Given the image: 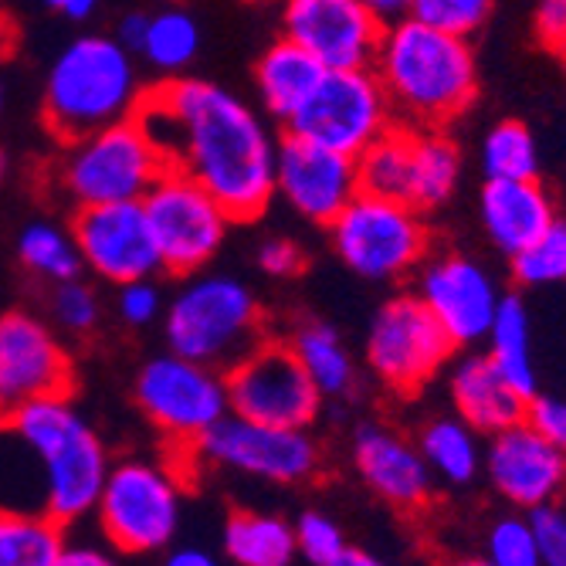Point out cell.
<instances>
[{
	"label": "cell",
	"mask_w": 566,
	"mask_h": 566,
	"mask_svg": "<svg viewBox=\"0 0 566 566\" xmlns=\"http://www.w3.org/2000/svg\"><path fill=\"white\" fill-rule=\"evenodd\" d=\"M136 123L170 170L211 190L234 221L262 218L275 197L279 139L244 98L208 78L146 88Z\"/></svg>",
	"instance_id": "6da1fadb"
},
{
	"label": "cell",
	"mask_w": 566,
	"mask_h": 566,
	"mask_svg": "<svg viewBox=\"0 0 566 566\" xmlns=\"http://www.w3.org/2000/svg\"><path fill=\"white\" fill-rule=\"evenodd\" d=\"M374 75L394 119L418 129H444L472 109L479 95V62L472 41L434 28L415 14L384 24Z\"/></svg>",
	"instance_id": "7a4b0ae2"
},
{
	"label": "cell",
	"mask_w": 566,
	"mask_h": 566,
	"mask_svg": "<svg viewBox=\"0 0 566 566\" xmlns=\"http://www.w3.org/2000/svg\"><path fill=\"white\" fill-rule=\"evenodd\" d=\"M4 424L38 461L44 509L62 526L88 516L109 475V451L98 431L78 415L69 394L18 407Z\"/></svg>",
	"instance_id": "3957f363"
},
{
	"label": "cell",
	"mask_w": 566,
	"mask_h": 566,
	"mask_svg": "<svg viewBox=\"0 0 566 566\" xmlns=\"http://www.w3.org/2000/svg\"><path fill=\"white\" fill-rule=\"evenodd\" d=\"M133 51L109 34L69 41L44 78V123L59 139H78L102 126L133 119L143 102Z\"/></svg>",
	"instance_id": "277c9868"
},
{
	"label": "cell",
	"mask_w": 566,
	"mask_h": 566,
	"mask_svg": "<svg viewBox=\"0 0 566 566\" xmlns=\"http://www.w3.org/2000/svg\"><path fill=\"white\" fill-rule=\"evenodd\" d=\"M265 316L251 285L234 275H193L164 308L167 346L197 364L228 370L265 339Z\"/></svg>",
	"instance_id": "5b68a950"
},
{
	"label": "cell",
	"mask_w": 566,
	"mask_h": 566,
	"mask_svg": "<svg viewBox=\"0 0 566 566\" xmlns=\"http://www.w3.org/2000/svg\"><path fill=\"white\" fill-rule=\"evenodd\" d=\"M339 262L367 282H400L428 259L424 214L407 200L359 190L329 224Z\"/></svg>",
	"instance_id": "8992f818"
},
{
	"label": "cell",
	"mask_w": 566,
	"mask_h": 566,
	"mask_svg": "<svg viewBox=\"0 0 566 566\" xmlns=\"http://www.w3.org/2000/svg\"><path fill=\"white\" fill-rule=\"evenodd\" d=\"M164 153L153 146L133 116L69 139L59 160V187L75 208L143 200V193L164 177Z\"/></svg>",
	"instance_id": "52a82bcc"
},
{
	"label": "cell",
	"mask_w": 566,
	"mask_h": 566,
	"mask_svg": "<svg viewBox=\"0 0 566 566\" xmlns=\"http://www.w3.org/2000/svg\"><path fill=\"white\" fill-rule=\"evenodd\" d=\"M98 530L119 553H157L180 530V479L143 458L119 461L95 499Z\"/></svg>",
	"instance_id": "ba28073f"
},
{
	"label": "cell",
	"mask_w": 566,
	"mask_h": 566,
	"mask_svg": "<svg viewBox=\"0 0 566 566\" xmlns=\"http://www.w3.org/2000/svg\"><path fill=\"white\" fill-rule=\"evenodd\" d=\"M139 203L153 241H157L164 272L170 275H197L203 265H211L234 224L211 190L170 167L143 193Z\"/></svg>",
	"instance_id": "9c48e42d"
},
{
	"label": "cell",
	"mask_w": 566,
	"mask_h": 566,
	"mask_svg": "<svg viewBox=\"0 0 566 566\" xmlns=\"http://www.w3.org/2000/svg\"><path fill=\"white\" fill-rule=\"evenodd\" d=\"M454 349L458 346L428 313V305L415 292H400L374 313L364 356L387 390L410 397L448 367Z\"/></svg>",
	"instance_id": "30bf717a"
},
{
	"label": "cell",
	"mask_w": 566,
	"mask_h": 566,
	"mask_svg": "<svg viewBox=\"0 0 566 566\" xmlns=\"http://www.w3.org/2000/svg\"><path fill=\"white\" fill-rule=\"evenodd\" d=\"M133 394L143 418L184 448L211 431L231 410L224 370L197 364L174 349L146 359L136 374Z\"/></svg>",
	"instance_id": "8fae6325"
},
{
	"label": "cell",
	"mask_w": 566,
	"mask_h": 566,
	"mask_svg": "<svg viewBox=\"0 0 566 566\" xmlns=\"http://www.w3.org/2000/svg\"><path fill=\"white\" fill-rule=\"evenodd\" d=\"M187 451H193V458L208 461L214 469H228L275 485L308 482L323 469L319 444L308 434V428L262 424L231 415V410L211 431H203Z\"/></svg>",
	"instance_id": "7c38bea8"
},
{
	"label": "cell",
	"mask_w": 566,
	"mask_h": 566,
	"mask_svg": "<svg viewBox=\"0 0 566 566\" xmlns=\"http://www.w3.org/2000/svg\"><path fill=\"white\" fill-rule=\"evenodd\" d=\"M394 123V109L374 69H326L316 92L285 123V133L356 160Z\"/></svg>",
	"instance_id": "4fadbf2b"
},
{
	"label": "cell",
	"mask_w": 566,
	"mask_h": 566,
	"mask_svg": "<svg viewBox=\"0 0 566 566\" xmlns=\"http://www.w3.org/2000/svg\"><path fill=\"white\" fill-rule=\"evenodd\" d=\"M224 380L231 415H241L248 421L308 428L323 407V394L302 370L289 339H262L224 370Z\"/></svg>",
	"instance_id": "5bb4252c"
},
{
	"label": "cell",
	"mask_w": 566,
	"mask_h": 566,
	"mask_svg": "<svg viewBox=\"0 0 566 566\" xmlns=\"http://www.w3.org/2000/svg\"><path fill=\"white\" fill-rule=\"evenodd\" d=\"M72 238L78 244L82 265L109 285H126L164 272L157 241H153L139 200L75 208Z\"/></svg>",
	"instance_id": "9a60e30c"
},
{
	"label": "cell",
	"mask_w": 566,
	"mask_h": 566,
	"mask_svg": "<svg viewBox=\"0 0 566 566\" xmlns=\"http://www.w3.org/2000/svg\"><path fill=\"white\" fill-rule=\"evenodd\" d=\"M415 295L428 305V313L441 323L458 349L485 343L502 302L489 269L458 251L428 254L418 265Z\"/></svg>",
	"instance_id": "2e32d148"
},
{
	"label": "cell",
	"mask_w": 566,
	"mask_h": 566,
	"mask_svg": "<svg viewBox=\"0 0 566 566\" xmlns=\"http://www.w3.org/2000/svg\"><path fill=\"white\" fill-rule=\"evenodd\" d=\"M72 390V359L48 323L31 313L0 316V421L18 407Z\"/></svg>",
	"instance_id": "e0dca14e"
},
{
	"label": "cell",
	"mask_w": 566,
	"mask_h": 566,
	"mask_svg": "<svg viewBox=\"0 0 566 566\" xmlns=\"http://www.w3.org/2000/svg\"><path fill=\"white\" fill-rule=\"evenodd\" d=\"M282 28L323 69H370L384 34L364 0H285Z\"/></svg>",
	"instance_id": "ac0fdd59"
},
{
	"label": "cell",
	"mask_w": 566,
	"mask_h": 566,
	"mask_svg": "<svg viewBox=\"0 0 566 566\" xmlns=\"http://www.w3.org/2000/svg\"><path fill=\"white\" fill-rule=\"evenodd\" d=\"M359 193L356 160L346 153L285 133L275 153V197L308 224H333V218Z\"/></svg>",
	"instance_id": "d6986e66"
},
{
	"label": "cell",
	"mask_w": 566,
	"mask_h": 566,
	"mask_svg": "<svg viewBox=\"0 0 566 566\" xmlns=\"http://www.w3.org/2000/svg\"><path fill=\"white\" fill-rule=\"evenodd\" d=\"M482 469L492 489L516 509L559 502L566 492V444L533 431L526 421L492 434Z\"/></svg>",
	"instance_id": "ffe728a7"
},
{
	"label": "cell",
	"mask_w": 566,
	"mask_h": 566,
	"mask_svg": "<svg viewBox=\"0 0 566 566\" xmlns=\"http://www.w3.org/2000/svg\"><path fill=\"white\" fill-rule=\"evenodd\" d=\"M353 469L374 495L394 509L415 512L431 502V469L421 448L380 421L356 428Z\"/></svg>",
	"instance_id": "44dd1931"
},
{
	"label": "cell",
	"mask_w": 566,
	"mask_h": 566,
	"mask_svg": "<svg viewBox=\"0 0 566 566\" xmlns=\"http://www.w3.org/2000/svg\"><path fill=\"white\" fill-rule=\"evenodd\" d=\"M479 218L489 241L512 259L530 241H536L553 221V197L536 177L526 180H485L479 193Z\"/></svg>",
	"instance_id": "7402d4cb"
},
{
	"label": "cell",
	"mask_w": 566,
	"mask_h": 566,
	"mask_svg": "<svg viewBox=\"0 0 566 566\" xmlns=\"http://www.w3.org/2000/svg\"><path fill=\"white\" fill-rule=\"evenodd\" d=\"M451 403L458 418L479 434H499L526 418V400L516 387H512L499 367L489 359V353H472L454 359L451 380H448Z\"/></svg>",
	"instance_id": "603a6c76"
},
{
	"label": "cell",
	"mask_w": 566,
	"mask_h": 566,
	"mask_svg": "<svg viewBox=\"0 0 566 566\" xmlns=\"http://www.w3.org/2000/svg\"><path fill=\"white\" fill-rule=\"evenodd\" d=\"M323 75H326V69L308 55L305 48L282 38L272 48H265V55L259 59V69H254V88H259L262 109L272 119L289 123L305 106V98L316 92Z\"/></svg>",
	"instance_id": "cb8c5ba5"
},
{
	"label": "cell",
	"mask_w": 566,
	"mask_h": 566,
	"mask_svg": "<svg viewBox=\"0 0 566 566\" xmlns=\"http://www.w3.org/2000/svg\"><path fill=\"white\" fill-rule=\"evenodd\" d=\"M461 180V153L458 143L444 129H418L415 149H410V177H407V203L421 214L438 211L458 190Z\"/></svg>",
	"instance_id": "d4e9b609"
},
{
	"label": "cell",
	"mask_w": 566,
	"mask_h": 566,
	"mask_svg": "<svg viewBox=\"0 0 566 566\" xmlns=\"http://www.w3.org/2000/svg\"><path fill=\"white\" fill-rule=\"evenodd\" d=\"M224 553L234 566H292L298 556L295 526L269 512H231L224 523Z\"/></svg>",
	"instance_id": "484cf974"
},
{
	"label": "cell",
	"mask_w": 566,
	"mask_h": 566,
	"mask_svg": "<svg viewBox=\"0 0 566 566\" xmlns=\"http://www.w3.org/2000/svg\"><path fill=\"white\" fill-rule=\"evenodd\" d=\"M485 343H489V359L499 367V374L523 397H533L539 390L536 364H533V319L520 295H502Z\"/></svg>",
	"instance_id": "4316f807"
},
{
	"label": "cell",
	"mask_w": 566,
	"mask_h": 566,
	"mask_svg": "<svg viewBox=\"0 0 566 566\" xmlns=\"http://www.w3.org/2000/svg\"><path fill=\"white\" fill-rule=\"evenodd\" d=\"M292 353L316 390L326 397H346L356 387V364L343 343V336L329 323H302L289 336Z\"/></svg>",
	"instance_id": "83f0119b"
},
{
	"label": "cell",
	"mask_w": 566,
	"mask_h": 566,
	"mask_svg": "<svg viewBox=\"0 0 566 566\" xmlns=\"http://www.w3.org/2000/svg\"><path fill=\"white\" fill-rule=\"evenodd\" d=\"M418 448L428 461L431 475L444 479L448 485H469L482 472L485 451L479 444V431L461 418H434L424 424Z\"/></svg>",
	"instance_id": "f1b7e54d"
},
{
	"label": "cell",
	"mask_w": 566,
	"mask_h": 566,
	"mask_svg": "<svg viewBox=\"0 0 566 566\" xmlns=\"http://www.w3.org/2000/svg\"><path fill=\"white\" fill-rule=\"evenodd\" d=\"M65 549V526L48 512L0 505V566H51Z\"/></svg>",
	"instance_id": "f546056e"
},
{
	"label": "cell",
	"mask_w": 566,
	"mask_h": 566,
	"mask_svg": "<svg viewBox=\"0 0 566 566\" xmlns=\"http://www.w3.org/2000/svg\"><path fill=\"white\" fill-rule=\"evenodd\" d=\"M136 55L164 75H177L193 65L200 55V24L193 14L180 8H167L146 18L143 41L136 48Z\"/></svg>",
	"instance_id": "4dcf8cb0"
},
{
	"label": "cell",
	"mask_w": 566,
	"mask_h": 566,
	"mask_svg": "<svg viewBox=\"0 0 566 566\" xmlns=\"http://www.w3.org/2000/svg\"><path fill=\"white\" fill-rule=\"evenodd\" d=\"M410 149H415V126L394 123L384 136H377L356 157V180L359 190L407 200V177H410Z\"/></svg>",
	"instance_id": "1f68e13d"
},
{
	"label": "cell",
	"mask_w": 566,
	"mask_h": 566,
	"mask_svg": "<svg viewBox=\"0 0 566 566\" xmlns=\"http://www.w3.org/2000/svg\"><path fill=\"white\" fill-rule=\"evenodd\" d=\"M18 259L31 275H38L51 285L78 279V272H82V254H78L72 231L51 224V221H34V224L21 228Z\"/></svg>",
	"instance_id": "d6a6232c"
},
{
	"label": "cell",
	"mask_w": 566,
	"mask_h": 566,
	"mask_svg": "<svg viewBox=\"0 0 566 566\" xmlns=\"http://www.w3.org/2000/svg\"><path fill=\"white\" fill-rule=\"evenodd\" d=\"M485 180H526L539 174V146L526 123L502 119L482 136Z\"/></svg>",
	"instance_id": "836d02e7"
},
{
	"label": "cell",
	"mask_w": 566,
	"mask_h": 566,
	"mask_svg": "<svg viewBox=\"0 0 566 566\" xmlns=\"http://www.w3.org/2000/svg\"><path fill=\"white\" fill-rule=\"evenodd\" d=\"M509 262L520 285L543 289V285L566 282V221L556 218L536 241L512 254Z\"/></svg>",
	"instance_id": "e575fe53"
},
{
	"label": "cell",
	"mask_w": 566,
	"mask_h": 566,
	"mask_svg": "<svg viewBox=\"0 0 566 566\" xmlns=\"http://www.w3.org/2000/svg\"><path fill=\"white\" fill-rule=\"evenodd\" d=\"M482 559L489 566H543L539 563V543H536L530 516H502L485 533Z\"/></svg>",
	"instance_id": "d590c367"
},
{
	"label": "cell",
	"mask_w": 566,
	"mask_h": 566,
	"mask_svg": "<svg viewBox=\"0 0 566 566\" xmlns=\"http://www.w3.org/2000/svg\"><path fill=\"white\" fill-rule=\"evenodd\" d=\"M492 8L495 0H410V14L415 18L465 38H472L489 21Z\"/></svg>",
	"instance_id": "8d00e7d4"
},
{
	"label": "cell",
	"mask_w": 566,
	"mask_h": 566,
	"mask_svg": "<svg viewBox=\"0 0 566 566\" xmlns=\"http://www.w3.org/2000/svg\"><path fill=\"white\" fill-rule=\"evenodd\" d=\"M51 316L65 333H92L98 323V295L88 282L82 279H69L59 282L55 292H51Z\"/></svg>",
	"instance_id": "74e56055"
},
{
	"label": "cell",
	"mask_w": 566,
	"mask_h": 566,
	"mask_svg": "<svg viewBox=\"0 0 566 566\" xmlns=\"http://www.w3.org/2000/svg\"><path fill=\"white\" fill-rule=\"evenodd\" d=\"M295 543H298V556L308 559L313 566H326L346 549L343 530L326 516V512H302L295 523Z\"/></svg>",
	"instance_id": "f35d334b"
},
{
	"label": "cell",
	"mask_w": 566,
	"mask_h": 566,
	"mask_svg": "<svg viewBox=\"0 0 566 566\" xmlns=\"http://www.w3.org/2000/svg\"><path fill=\"white\" fill-rule=\"evenodd\" d=\"M116 308H119V316H123L126 326L143 329V326L157 323L164 316V292L157 289V282H153V279L126 282V285H119Z\"/></svg>",
	"instance_id": "ab89813d"
},
{
	"label": "cell",
	"mask_w": 566,
	"mask_h": 566,
	"mask_svg": "<svg viewBox=\"0 0 566 566\" xmlns=\"http://www.w3.org/2000/svg\"><path fill=\"white\" fill-rule=\"evenodd\" d=\"M530 523H533V533L539 543V563L566 566V509H563V502L530 509Z\"/></svg>",
	"instance_id": "60d3db41"
},
{
	"label": "cell",
	"mask_w": 566,
	"mask_h": 566,
	"mask_svg": "<svg viewBox=\"0 0 566 566\" xmlns=\"http://www.w3.org/2000/svg\"><path fill=\"white\" fill-rule=\"evenodd\" d=\"M533 431H539L543 438L566 444V400L549 397V394H533L526 400V418H523Z\"/></svg>",
	"instance_id": "b9f144b4"
},
{
	"label": "cell",
	"mask_w": 566,
	"mask_h": 566,
	"mask_svg": "<svg viewBox=\"0 0 566 566\" xmlns=\"http://www.w3.org/2000/svg\"><path fill=\"white\" fill-rule=\"evenodd\" d=\"M259 269L272 279H295L305 269V251L289 238H265L259 244Z\"/></svg>",
	"instance_id": "7bdbcfd3"
},
{
	"label": "cell",
	"mask_w": 566,
	"mask_h": 566,
	"mask_svg": "<svg viewBox=\"0 0 566 566\" xmlns=\"http://www.w3.org/2000/svg\"><path fill=\"white\" fill-rule=\"evenodd\" d=\"M533 31L546 51L566 59V0H539L533 14Z\"/></svg>",
	"instance_id": "ee69618b"
},
{
	"label": "cell",
	"mask_w": 566,
	"mask_h": 566,
	"mask_svg": "<svg viewBox=\"0 0 566 566\" xmlns=\"http://www.w3.org/2000/svg\"><path fill=\"white\" fill-rule=\"evenodd\" d=\"M51 566H123V563L109 549H98L88 543H65V549L59 553V559Z\"/></svg>",
	"instance_id": "f6af8a7d"
},
{
	"label": "cell",
	"mask_w": 566,
	"mask_h": 566,
	"mask_svg": "<svg viewBox=\"0 0 566 566\" xmlns=\"http://www.w3.org/2000/svg\"><path fill=\"white\" fill-rule=\"evenodd\" d=\"M41 4H44L48 11H55V14L69 18V21H88V18L98 11L102 0H41Z\"/></svg>",
	"instance_id": "bcb514c9"
},
{
	"label": "cell",
	"mask_w": 566,
	"mask_h": 566,
	"mask_svg": "<svg viewBox=\"0 0 566 566\" xmlns=\"http://www.w3.org/2000/svg\"><path fill=\"white\" fill-rule=\"evenodd\" d=\"M146 18L149 14H126L123 21H119V28H116V41L123 44V48H129L133 55H136V48H139V41H143V31H146Z\"/></svg>",
	"instance_id": "7dc6e473"
},
{
	"label": "cell",
	"mask_w": 566,
	"mask_h": 566,
	"mask_svg": "<svg viewBox=\"0 0 566 566\" xmlns=\"http://www.w3.org/2000/svg\"><path fill=\"white\" fill-rule=\"evenodd\" d=\"M164 566H218V559L200 546H180V549L167 553Z\"/></svg>",
	"instance_id": "c3c4849f"
},
{
	"label": "cell",
	"mask_w": 566,
	"mask_h": 566,
	"mask_svg": "<svg viewBox=\"0 0 566 566\" xmlns=\"http://www.w3.org/2000/svg\"><path fill=\"white\" fill-rule=\"evenodd\" d=\"M364 4H367L384 24H390V21L410 14V0H364Z\"/></svg>",
	"instance_id": "681fc988"
},
{
	"label": "cell",
	"mask_w": 566,
	"mask_h": 566,
	"mask_svg": "<svg viewBox=\"0 0 566 566\" xmlns=\"http://www.w3.org/2000/svg\"><path fill=\"white\" fill-rule=\"evenodd\" d=\"M326 566H387L384 559H377V556H370V553H364V549H353V546H346L333 563H326Z\"/></svg>",
	"instance_id": "f907efd6"
},
{
	"label": "cell",
	"mask_w": 566,
	"mask_h": 566,
	"mask_svg": "<svg viewBox=\"0 0 566 566\" xmlns=\"http://www.w3.org/2000/svg\"><path fill=\"white\" fill-rule=\"evenodd\" d=\"M8 167H11V160H8V149H4V146H0V180H4V177H8Z\"/></svg>",
	"instance_id": "816d5d0a"
},
{
	"label": "cell",
	"mask_w": 566,
	"mask_h": 566,
	"mask_svg": "<svg viewBox=\"0 0 566 566\" xmlns=\"http://www.w3.org/2000/svg\"><path fill=\"white\" fill-rule=\"evenodd\" d=\"M451 566H489L485 559H458V563H451Z\"/></svg>",
	"instance_id": "f5cc1de1"
},
{
	"label": "cell",
	"mask_w": 566,
	"mask_h": 566,
	"mask_svg": "<svg viewBox=\"0 0 566 566\" xmlns=\"http://www.w3.org/2000/svg\"><path fill=\"white\" fill-rule=\"evenodd\" d=\"M0 113H4V85H0Z\"/></svg>",
	"instance_id": "db71d44e"
},
{
	"label": "cell",
	"mask_w": 566,
	"mask_h": 566,
	"mask_svg": "<svg viewBox=\"0 0 566 566\" xmlns=\"http://www.w3.org/2000/svg\"><path fill=\"white\" fill-rule=\"evenodd\" d=\"M559 502H563V509H566V492H563V499H559Z\"/></svg>",
	"instance_id": "11a10c76"
},
{
	"label": "cell",
	"mask_w": 566,
	"mask_h": 566,
	"mask_svg": "<svg viewBox=\"0 0 566 566\" xmlns=\"http://www.w3.org/2000/svg\"><path fill=\"white\" fill-rule=\"evenodd\" d=\"M254 4H265V0H254Z\"/></svg>",
	"instance_id": "9f6ffc18"
}]
</instances>
